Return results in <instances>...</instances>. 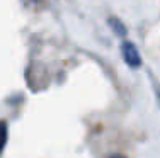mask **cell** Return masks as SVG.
<instances>
[{"mask_svg":"<svg viewBox=\"0 0 160 158\" xmlns=\"http://www.w3.org/2000/svg\"><path fill=\"white\" fill-rule=\"evenodd\" d=\"M108 24L111 26V29H112L114 32H116L118 36H121V37L126 36V32H128V31H126L124 24L119 21V19H116V17H109V19H108Z\"/></svg>","mask_w":160,"mask_h":158,"instance_id":"7a4b0ae2","label":"cell"},{"mask_svg":"<svg viewBox=\"0 0 160 158\" xmlns=\"http://www.w3.org/2000/svg\"><path fill=\"white\" fill-rule=\"evenodd\" d=\"M111 158H124V156H121V155H112Z\"/></svg>","mask_w":160,"mask_h":158,"instance_id":"277c9868","label":"cell"},{"mask_svg":"<svg viewBox=\"0 0 160 158\" xmlns=\"http://www.w3.org/2000/svg\"><path fill=\"white\" fill-rule=\"evenodd\" d=\"M121 55H123V58H124L128 66H131V68H140L142 66V56H140L136 46L131 41H124L121 44Z\"/></svg>","mask_w":160,"mask_h":158,"instance_id":"6da1fadb","label":"cell"},{"mask_svg":"<svg viewBox=\"0 0 160 158\" xmlns=\"http://www.w3.org/2000/svg\"><path fill=\"white\" fill-rule=\"evenodd\" d=\"M7 136H9V129H7V124L3 121H0V153L3 151L7 145Z\"/></svg>","mask_w":160,"mask_h":158,"instance_id":"3957f363","label":"cell"}]
</instances>
